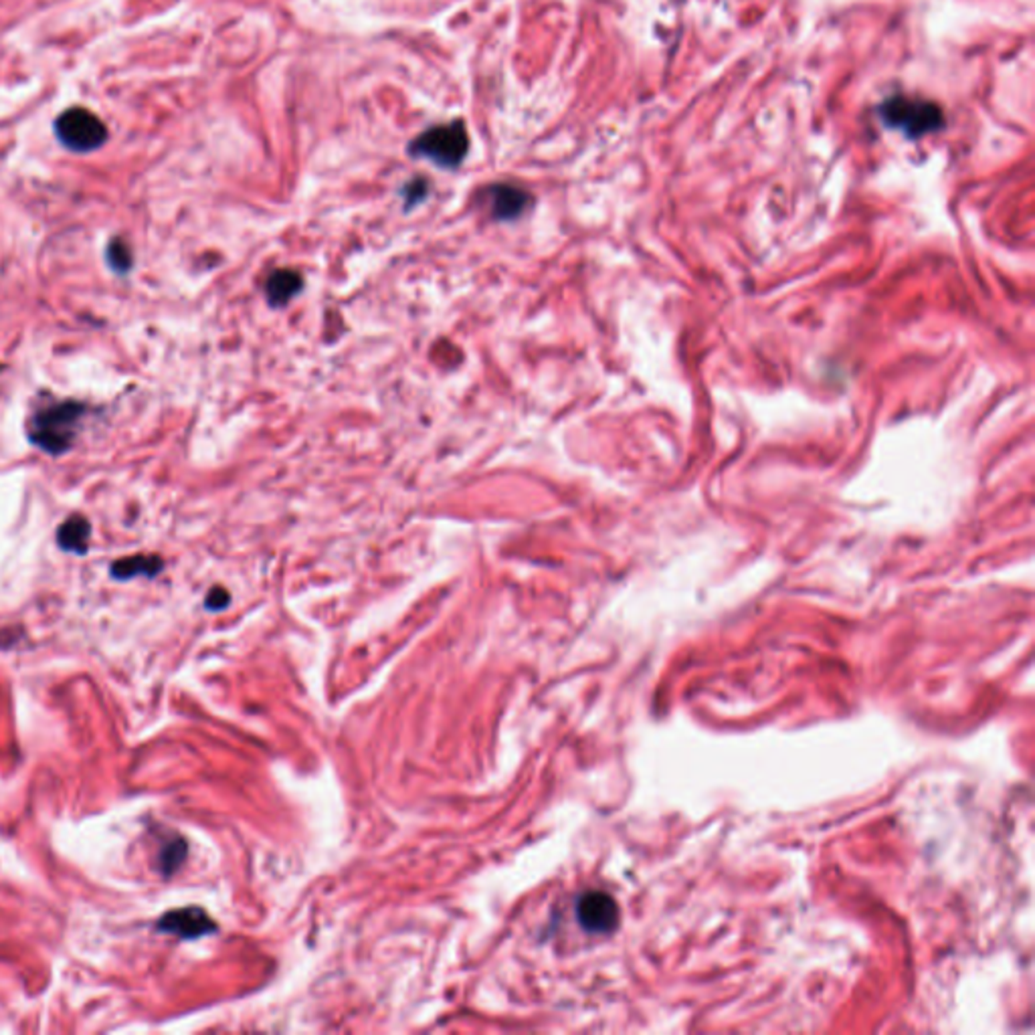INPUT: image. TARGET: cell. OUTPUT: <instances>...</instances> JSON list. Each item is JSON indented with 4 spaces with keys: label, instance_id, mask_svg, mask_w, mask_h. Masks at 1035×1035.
Here are the masks:
<instances>
[{
    "label": "cell",
    "instance_id": "obj_6",
    "mask_svg": "<svg viewBox=\"0 0 1035 1035\" xmlns=\"http://www.w3.org/2000/svg\"><path fill=\"white\" fill-rule=\"evenodd\" d=\"M158 928L162 930V933L176 935L186 940L211 935L216 930L213 918L206 915L203 908L196 906L166 912V915L158 920Z\"/></svg>",
    "mask_w": 1035,
    "mask_h": 1035
},
{
    "label": "cell",
    "instance_id": "obj_7",
    "mask_svg": "<svg viewBox=\"0 0 1035 1035\" xmlns=\"http://www.w3.org/2000/svg\"><path fill=\"white\" fill-rule=\"evenodd\" d=\"M489 203H492V213L496 219H516L520 216L526 206L530 203V196L526 191L512 184H496L489 188Z\"/></svg>",
    "mask_w": 1035,
    "mask_h": 1035
},
{
    "label": "cell",
    "instance_id": "obj_9",
    "mask_svg": "<svg viewBox=\"0 0 1035 1035\" xmlns=\"http://www.w3.org/2000/svg\"><path fill=\"white\" fill-rule=\"evenodd\" d=\"M302 289V276L294 269H277L266 281V294L271 306H284Z\"/></svg>",
    "mask_w": 1035,
    "mask_h": 1035
},
{
    "label": "cell",
    "instance_id": "obj_8",
    "mask_svg": "<svg viewBox=\"0 0 1035 1035\" xmlns=\"http://www.w3.org/2000/svg\"><path fill=\"white\" fill-rule=\"evenodd\" d=\"M91 526L86 516L73 514L65 520L58 530V542L63 550L73 554H86L89 547Z\"/></svg>",
    "mask_w": 1035,
    "mask_h": 1035
},
{
    "label": "cell",
    "instance_id": "obj_11",
    "mask_svg": "<svg viewBox=\"0 0 1035 1035\" xmlns=\"http://www.w3.org/2000/svg\"><path fill=\"white\" fill-rule=\"evenodd\" d=\"M186 858V843L183 840H172L171 843H166L162 852H160V868L166 873V876H171V873L181 865Z\"/></svg>",
    "mask_w": 1035,
    "mask_h": 1035
},
{
    "label": "cell",
    "instance_id": "obj_12",
    "mask_svg": "<svg viewBox=\"0 0 1035 1035\" xmlns=\"http://www.w3.org/2000/svg\"><path fill=\"white\" fill-rule=\"evenodd\" d=\"M108 261L111 269L120 271V274H126V271L131 267V256L128 245L121 239L111 241L108 245Z\"/></svg>",
    "mask_w": 1035,
    "mask_h": 1035
},
{
    "label": "cell",
    "instance_id": "obj_13",
    "mask_svg": "<svg viewBox=\"0 0 1035 1035\" xmlns=\"http://www.w3.org/2000/svg\"><path fill=\"white\" fill-rule=\"evenodd\" d=\"M229 599H231V597H229L227 591L221 589V587H214V589L209 592V595H206V607L213 609V611L225 609V607L229 605Z\"/></svg>",
    "mask_w": 1035,
    "mask_h": 1035
},
{
    "label": "cell",
    "instance_id": "obj_4",
    "mask_svg": "<svg viewBox=\"0 0 1035 1035\" xmlns=\"http://www.w3.org/2000/svg\"><path fill=\"white\" fill-rule=\"evenodd\" d=\"M883 116L892 126L906 130L908 134H925L936 130L943 121V114L935 103L916 99H890L883 106Z\"/></svg>",
    "mask_w": 1035,
    "mask_h": 1035
},
{
    "label": "cell",
    "instance_id": "obj_2",
    "mask_svg": "<svg viewBox=\"0 0 1035 1035\" xmlns=\"http://www.w3.org/2000/svg\"><path fill=\"white\" fill-rule=\"evenodd\" d=\"M55 136L63 148L88 154L108 142L110 131L103 120L88 108H68L53 121Z\"/></svg>",
    "mask_w": 1035,
    "mask_h": 1035
},
{
    "label": "cell",
    "instance_id": "obj_5",
    "mask_svg": "<svg viewBox=\"0 0 1035 1035\" xmlns=\"http://www.w3.org/2000/svg\"><path fill=\"white\" fill-rule=\"evenodd\" d=\"M577 916L589 933H611L619 922V908L609 894L587 892L579 898Z\"/></svg>",
    "mask_w": 1035,
    "mask_h": 1035
},
{
    "label": "cell",
    "instance_id": "obj_10",
    "mask_svg": "<svg viewBox=\"0 0 1035 1035\" xmlns=\"http://www.w3.org/2000/svg\"><path fill=\"white\" fill-rule=\"evenodd\" d=\"M162 567L164 564L158 557H130L111 564V577H116L118 580H128L140 575L156 577Z\"/></svg>",
    "mask_w": 1035,
    "mask_h": 1035
},
{
    "label": "cell",
    "instance_id": "obj_1",
    "mask_svg": "<svg viewBox=\"0 0 1035 1035\" xmlns=\"http://www.w3.org/2000/svg\"><path fill=\"white\" fill-rule=\"evenodd\" d=\"M81 415L83 409L78 402H59L43 409L31 421V441L47 454H63L78 435Z\"/></svg>",
    "mask_w": 1035,
    "mask_h": 1035
},
{
    "label": "cell",
    "instance_id": "obj_3",
    "mask_svg": "<svg viewBox=\"0 0 1035 1035\" xmlns=\"http://www.w3.org/2000/svg\"><path fill=\"white\" fill-rule=\"evenodd\" d=\"M467 150L469 138L464 121L429 128L411 144V154L429 158L431 162L445 168H455L464 162Z\"/></svg>",
    "mask_w": 1035,
    "mask_h": 1035
}]
</instances>
